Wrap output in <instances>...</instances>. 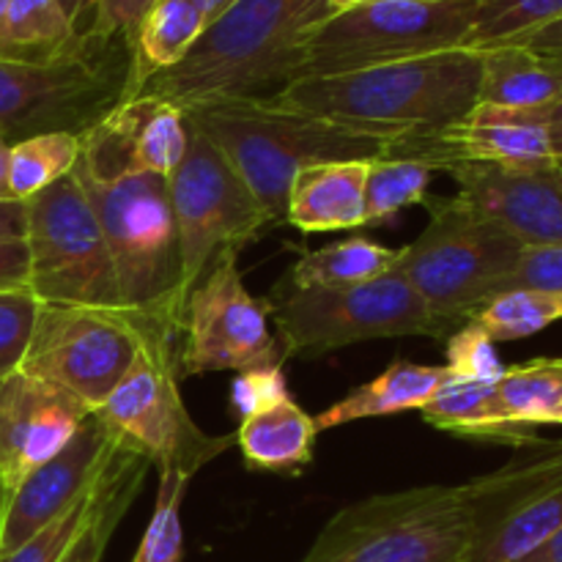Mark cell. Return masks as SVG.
Masks as SVG:
<instances>
[{
    "label": "cell",
    "instance_id": "obj_1",
    "mask_svg": "<svg viewBox=\"0 0 562 562\" xmlns=\"http://www.w3.org/2000/svg\"><path fill=\"white\" fill-rule=\"evenodd\" d=\"M327 16V0H236L173 69L143 82L135 97L162 99L179 110L272 97L296 80L302 44Z\"/></svg>",
    "mask_w": 562,
    "mask_h": 562
},
{
    "label": "cell",
    "instance_id": "obj_2",
    "mask_svg": "<svg viewBox=\"0 0 562 562\" xmlns=\"http://www.w3.org/2000/svg\"><path fill=\"white\" fill-rule=\"evenodd\" d=\"M481 53L445 49L327 77H296L272 102L373 135L398 137L459 121L477 104Z\"/></svg>",
    "mask_w": 562,
    "mask_h": 562
},
{
    "label": "cell",
    "instance_id": "obj_3",
    "mask_svg": "<svg viewBox=\"0 0 562 562\" xmlns=\"http://www.w3.org/2000/svg\"><path fill=\"white\" fill-rule=\"evenodd\" d=\"M187 121L225 154L269 223H285L291 179L302 168L382 157L390 137L316 119L263 99H228L184 110Z\"/></svg>",
    "mask_w": 562,
    "mask_h": 562
},
{
    "label": "cell",
    "instance_id": "obj_4",
    "mask_svg": "<svg viewBox=\"0 0 562 562\" xmlns=\"http://www.w3.org/2000/svg\"><path fill=\"white\" fill-rule=\"evenodd\" d=\"M470 547L464 483H431L344 505L300 562H467Z\"/></svg>",
    "mask_w": 562,
    "mask_h": 562
},
{
    "label": "cell",
    "instance_id": "obj_5",
    "mask_svg": "<svg viewBox=\"0 0 562 562\" xmlns=\"http://www.w3.org/2000/svg\"><path fill=\"white\" fill-rule=\"evenodd\" d=\"M99 220L126 311L157 318L181 333L179 231L168 176L140 173L99 181L71 170Z\"/></svg>",
    "mask_w": 562,
    "mask_h": 562
},
{
    "label": "cell",
    "instance_id": "obj_6",
    "mask_svg": "<svg viewBox=\"0 0 562 562\" xmlns=\"http://www.w3.org/2000/svg\"><path fill=\"white\" fill-rule=\"evenodd\" d=\"M426 206L428 225L412 245L401 247L395 272L453 333L499 294L525 245L459 195Z\"/></svg>",
    "mask_w": 562,
    "mask_h": 562
},
{
    "label": "cell",
    "instance_id": "obj_7",
    "mask_svg": "<svg viewBox=\"0 0 562 562\" xmlns=\"http://www.w3.org/2000/svg\"><path fill=\"white\" fill-rule=\"evenodd\" d=\"M181 333L157 322L143 335L130 371L93 415L151 467L192 477L236 442V434L212 437L187 412L179 379Z\"/></svg>",
    "mask_w": 562,
    "mask_h": 562
},
{
    "label": "cell",
    "instance_id": "obj_8",
    "mask_svg": "<svg viewBox=\"0 0 562 562\" xmlns=\"http://www.w3.org/2000/svg\"><path fill=\"white\" fill-rule=\"evenodd\" d=\"M477 0H371L318 22L296 77H327L464 47Z\"/></svg>",
    "mask_w": 562,
    "mask_h": 562
},
{
    "label": "cell",
    "instance_id": "obj_9",
    "mask_svg": "<svg viewBox=\"0 0 562 562\" xmlns=\"http://www.w3.org/2000/svg\"><path fill=\"white\" fill-rule=\"evenodd\" d=\"M267 307L285 357L324 355L376 338L428 335L445 340L450 335L395 269L349 289H291L278 280Z\"/></svg>",
    "mask_w": 562,
    "mask_h": 562
},
{
    "label": "cell",
    "instance_id": "obj_10",
    "mask_svg": "<svg viewBox=\"0 0 562 562\" xmlns=\"http://www.w3.org/2000/svg\"><path fill=\"white\" fill-rule=\"evenodd\" d=\"M190 137L179 168L168 176L170 209L179 231V316L184 322V307L192 289L203 274L228 252L256 241L272 228L267 212L250 187L241 181L225 154L187 121Z\"/></svg>",
    "mask_w": 562,
    "mask_h": 562
},
{
    "label": "cell",
    "instance_id": "obj_11",
    "mask_svg": "<svg viewBox=\"0 0 562 562\" xmlns=\"http://www.w3.org/2000/svg\"><path fill=\"white\" fill-rule=\"evenodd\" d=\"M27 291L47 305L126 311L91 201L75 173L25 201Z\"/></svg>",
    "mask_w": 562,
    "mask_h": 562
},
{
    "label": "cell",
    "instance_id": "obj_12",
    "mask_svg": "<svg viewBox=\"0 0 562 562\" xmlns=\"http://www.w3.org/2000/svg\"><path fill=\"white\" fill-rule=\"evenodd\" d=\"M151 324L157 318L132 311L38 302L20 368L69 393L88 412H97L130 371Z\"/></svg>",
    "mask_w": 562,
    "mask_h": 562
},
{
    "label": "cell",
    "instance_id": "obj_13",
    "mask_svg": "<svg viewBox=\"0 0 562 562\" xmlns=\"http://www.w3.org/2000/svg\"><path fill=\"white\" fill-rule=\"evenodd\" d=\"M91 44L44 64L0 58V135L9 146L44 132L82 135L124 99L130 60L110 64Z\"/></svg>",
    "mask_w": 562,
    "mask_h": 562
},
{
    "label": "cell",
    "instance_id": "obj_14",
    "mask_svg": "<svg viewBox=\"0 0 562 562\" xmlns=\"http://www.w3.org/2000/svg\"><path fill=\"white\" fill-rule=\"evenodd\" d=\"M239 252H228L192 289L181 322V373L267 371L285 362L269 307L245 289Z\"/></svg>",
    "mask_w": 562,
    "mask_h": 562
},
{
    "label": "cell",
    "instance_id": "obj_15",
    "mask_svg": "<svg viewBox=\"0 0 562 562\" xmlns=\"http://www.w3.org/2000/svg\"><path fill=\"white\" fill-rule=\"evenodd\" d=\"M382 157L415 159L434 173H445L453 165L554 168L543 108L505 110L475 104L470 113L445 126L390 137Z\"/></svg>",
    "mask_w": 562,
    "mask_h": 562
},
{
    "label": "cell",
    "instance_id": "obj_16",
    "mask_svg": "<svg viewBox=\"0 0 562 562\" xmlns=\"http://www.w3.org/2000/svg\"><path fill=\"white\" fill-rule=\"evenodd\" d=\"M187 137V115L176 104L154 97L121 99L80 135L77 168L99 181L170 176L184 157Z\"/></svg>",
    "mask_w": 562,
    "mask_h": 562
},
{
    "label": "cell",
    "instance_id": "obj_17",
    "mask_svg": "<svg viewBox=\"0 0 562 562\" xmlns=\"http://www.w3.org/2000/svg\"><path fill=\"white\" fill-rule=\"evenodd\" d=\"M119 439L97 415H88L60 453L31 472L0 510V558L75 508L108 467Z\"/></svg>",
    "mask_w": 562,
    "mask_h": 562
},
{
    "label": "cell",
    "instance_id": "obj_18",
    "mask_svg": "<svg viewBox=\"0 0 562 562\" xmlns=\"http://www.w3.org/2000/svg\"><path fill=\"white\" fill-rule=\"evenodd\" d=\"M88 415L80 401L22 368L0 376V483L5 497L60 453Z\"/></svg>",
    "mask_w": 562,
    "mask_h": 562
},
{
    "label": "cell",
    "instance_id": "obj_19",
    "mask_svg": "<svg viewBox=\"0 0 562 562\" xmlns=\"http://www.w3.org/2000/svg\"><path fill=\"white\" fill-rule=\"evenodd\" d=\"M456 195L525 247H562V170L453 165Z\"/></svg>",
    "mask_w": 562,
    "mask_h": 562
},
{
    "label": "cell",
    "instance_id": "obj_20",
    "mask_svg": "<svg viewBox=\"0 0 562 562\" xmlns=\"http://www.w3.org/2000/svg\"><path fill=\"white\" fill-rule=\"evenodd\" d=\"M371 159H340L302 168L291 179L285 223L302 234H333L366 225Z\"/></svg>",
    "mask_w": 562,
    "mask_h": 562
},
{
    "label": "cell",
    "instance_id": "obj_21",
    "mask_svg": "<svg viewBox=\"0 0 562 562\" xmlns=\"http://www.w3.org/2000/svg\"><path fill=\"white\" fill-rule=\"evenodd\" d=\"M472 510V536L514 510L562 492V439H541L488 475L464 483Z\"/></svg>",
    "mask_w": 562,
    "mask_h": 562
},
{
    "label": "cell",
    "instance_id": "obj_22",
    "mask_svg": "<svg viewBox=\"0 0 562 562\" xmlns=\"http://www.w3.org/2000/svg\"><path fill=\"white\" fill-rule=\"evenodd\" d=\"M448 379L445 366H420L412 360H393L376 379L360 384L333 406L313 415L318 434L349 426L357 420L420 412Z\"/></svg>",
    "mask_w": 562,
    "mask_h": 562
},
{
    "label": "cell",
    "instance_id": "obj_23",
    "mask_svg": "<svg viewBox=\"0 0 562 562\" xmlns=\"http://www.w3.org/2000/svg\"><path fill=\"white\" fill-rule=\"evenodd\" d=\"M420 417L428 426L453 434L459 439L505 445L514 450L541 442L536 428L516 426L503 415L497 398H494V384L464 382V379H453L450 373L442 387L423 406Z\"/></svg>",
    "mask_w": 562,
    "mask_h": 562
},
{
    "label": "cell",
    "instance_id": "obj_24",
    "mask_svg": "<svg viewBox=\"0 0 562 562\" xmlns=\"http://www.w3.org/2000/svg\"><path fill=\"white\" fill-rule=\"evenodd\" d=\"M318 428L311 412L294 398H283L239 420L236 445L250 470L296 475L313 461Z\"/></svg>",
    "mask_w": 562,
    "mask_h": 562
},
{
    "label": "cell",
    "instance_id": "obj_25",
    "mask_svg": "<svg viewBox=\"0 0 562 562\" xmlns=\"http://www.w3.org/2000/svg\"><path fill=\"white\" fill-rule=\"evenodd\" d=\"M206 25V14L195 0H157L132 36L124 99L135 97L146 80L173 69L201 38Z\"/></svg>",
    "mask_w": 562,
    "mask_h": 562
},
{
    "label": "cell",
    "instance_id": "obj_26",
    "mask_svg": "<svg viewBox=\"0 0 562 562\" xmlns=\"http://www.w3.org/2000/svg\"><path fill=\"white\" fill-rule=\"evenodd\" d=\"M562 91V77L519 44L481 49L477 104L505 110H541Z\"/></svg>",
    "mask_w": 562,
    "mask_h": 562
},
{
    "label": "cell",
    "instance_id": "obj_27",
    "mask_svg": "<svg viewBox=\"0 0 562 562\" xmlns=\"http://www.w3.org/2000/svg\"><path fill=\"white\" fill-rule=\"evenodd\" d=\"M60 0H9L0 58L44 64L86 47Z\"/></svg>",
    "mask_w": 562,
    "mask_h": 562
},
{
    "label": "cell",
    "instance_id": "obj_28",
    "mask_svg": "<svg viewBox=\"0 0 562 562\" xmlns=\"http://www.w3.org/2000/svg\"><path fill=\"white\" fill-rule=\"evenodd\" d=\"M148 467H151V461L143 459L140 453H135V450H130L121 442L115 445L108 470L102 475V483H99L97 508H93L88 525L82 527V532L77 536V541L71 543V549L64 554L60 562L102 560L110 536H113L115 527L121 525L126 510L132 508L135 497L140 494Z\"/></svg>",
    "mask_w": 562,
    "mask_h": 562
},
{
    "label": "cell",
    "instance_id": "obj_29",
    "mask_svg": "<svg viewBox=\"0 0 562 562\" xmlns=\"http://www.w3.org/2000/svg\"><path fill=\"white\" fill-rule=\"evenodd\" d=\"M395 261L398 250H390L368 236H351L296 258L283 283L291 289H349L393 272Z\"/></svg>",
    "mask_w": 562,
    "mask_h": 562
},
{
    "label": "cell",
    "instance_id": "obj_30",
    "mask_svg": "<svg viewBox=\"0 0 562 562\" xmlns=\"http://www.w3.org/2000/svg\"><path fill=\"white\" fill-rule=\"evenodd\" d=\"M494 398L510 423L525 428L562 426V357L508 366L494 384Z\"/></svg>",
    "mask_w": 562,
    "mask_h": 562
},
{
    "label": "cell",
    "instance_id": "obj_31",
    "mask_svg": "<svg viewBox=\"0 0 562 562\" xmlns=\"http://www.w3.org/2000/svg\"><path fill=\"white\" fill-rule=\"evenodd\" d=\"M80 162V135L44 132L9 146L5 157V190L9 198L31 201L55 181L66 179Z\"/></svg>",
    "mask_w": 562,
    "mask_h": 562
},
{
    "label": "cell",
    "instance_id": "obj_32",
    "mask_svg": "<svg viewBox=\"0 0 562 562\" xmlns=\"http://www.w3.org/2000/svg\"><path fill=\"white\" fill-rule=\"evenodd\" d=\"M562 527V492L536 499L514 510L497 525L472 536L467 562H516Z\"/></svg>",
    "mask_w": 562,
    "mask_h": 562
},
{
    "label": "cell",
    "instance_id": "obj_33",
    "mask_svg": "<svg viewBox=\"0 0 562 562\" xmlns=\"http://www.w3.org/2000/svg\"><path fill=\"white\" fill-rule=\"evenodd\" d=\"M562 322V291L516 289L492 296L464 324L486 333L494 344L521 340Z\"/></svg>",
    "mask_w": 562,
    "mask_h": 562
},
{
    "label": "cell",
    "instance_id": "obj_34",
    "mask_svg": "<svg viewBox=\"0 0 562 562\" xmlns=\"http://www.w3.org/2000/svg\"><path fill=\"white\" fill-rule=\"evenodd\" d=\"M434 170L415 159H371L366 181V225H382L404 209L431 201Z\"/></svg>",
    "mask_w": 562,
    "mask_h": 562
},
{
    "label": "cell",
    "instance_id": "obj_35",
    "mask_svg": "<svg viewBox=\"0 0 562 562\" xmlns=\"http://www.w3.org/2000/svg\"><path fill=\"white\" fill-rule=\"evenodd\" d=\"M562 14V0H477L464 49H492L519 42Z\"/></svg>",
    "mask_w": 562,
    "mask_h": 562
},
{
    "label": "cell",
    "instance_id": "obj_36",
    "mask_svg": "<svg viewBox=\"0 0 562 562\" xmlns=\"http://www.w3.org/2000/svg\"><path fill=\"white\" fill-rule=\"evenodd\" d=\"M190 477L176 470L159 472L157 503L151 521L140 538L132 562H181L184 560V527H181V503L190 488Z\"/></svg>",
    "mask_w": 562,
    "mask_h": 562
},
{
    "label": "cell",
    "instance_id": "obj_37",
    "mask_svg": "<svg viewBox=\"0 0 562 562\" xmlns=\"http://www.w3.org/2000/svg\"><path fill=\"white\" fill-rule=\"evenodd\" d=\"M445 368L453 379L497 384L508 366L499 360L497 344L486 333L472 324H461L445 338Z\"/></svg>",
    "mask_w": 562,
    "mask_h": 562
},
{
    "label": "cell",
    "instance_id": "obj_38",
    "mask_svg": "<svg viewBox=\"0 0 562 562\" xmlns=\"http://www.w3.org/2000/svg\"><path fill=\"white\" fill-rule=\"evenodd\" d=\"M104 470H108V467H104ZM102 475H99V481L93 483L91 492H88L75 508L66 510L60 519H55L53 525H47L42 532H36V536H33L27 543H22L20 549H14L11 554L0 558V562H60L64 560V554L69 552L71 543L77 541V536H80L82 527H86L88 519H91L93 508H97Z\"/></svg>",
    "mask_w": 562,
    "mask_h": 562
},
{
    "label": "cell",
    "instance_id": "obj_39",
    "mask_svg": "<svg viewBox=\"0 0 562 562\" xmlns=\"http://www.w3.org/2000/svg\"><path fill=\"white\" fill-rule=\"evenodd\" d=\"M38 300L31 291H5L0 294V376L16 371L25 357L36 322Z\"/></svg>",
    "mask_w": 562,
    "mask_h": 562
},
{
    "label": "cell",
    "instance_id": "obj_40",
    "mask_svg": "<svg viewBox=\"0 0 562 562\" xmlns=\"http://www.w3.org/2000/svg\"><path fill=\"white\" fill-rule=\"evenodd\" d=\"M154 3L157 0H93L91 27L80 36L88 38V42L104 44V47L119 42L132 44L137 25H140V20Z\"/></svg>",
    "mask_w": 562,
    "mask_h": 562
},
{
    "label": "cell",
    "instance_id": "obj_41",
    "mask_svg": "<svg viewBox=\"0 0 562 562\" xmlns=\"http://www.w3.org/2000/svg\"><path fill=\"white\" fill-rule=\"evenodd\" d=\"M289 395V382H285L283 366H280L267 368V371L236 373V379L231 382L228 404L231 412L239 415V420H245V417L256 415V412L267 409V406L278 404Z\"/></svg>",
    "mask_w": 562,
    "mask_h": 562
},
{
    "label": "cell",
    "instance_id": "obj_42",
    "mask_svg": "<svg viewBox=\"0 0 562 562\" xmlns=\"http://www.w3.org/2000/svg\"><path fill=\"white\" fill-rule=\"evenodd\" d=\"M562 291V247H521L503 291Z\"/></svg>",
    "mask_w": 562,
    "mask_h": 562
},
{
    "label": "cell",
    "instance_id": "obj_43",
    "mask_svg": "<svg viewBox=\"0 0 562 562\" xmlns=\"http://www.w3.org/2000/svg\"><path fill=\"white\" fill-rule=\"evenodd\" d=\"M31 280V258L25 239H0V294L5 291H27Z\"/></svg>",
    "mask_w": 562,
    "mask_h": 562
},
{
    "label": "cell",
    "instance_id": "obj_44",
    "mask_svg": "<svg viewBox=\"0 0 562 562\" xmlns=\"http://www.w3.org/2000/svg\"><path fill=\"white\" fill-rule=\"evenodd\" d=\"M519 47H525L527 53L536 55L541 64H547L549 69L558 71V75L562 77V14L558 16V20L547 22L543 27H538V31L527 33V36H521Z\"/></svg>",
    "mask_w": 562,
    "mask_h": 562
},
{
    "label": "cell",
    "instance_id": "obj_45",
    "mask_svg": "<svg viewBox=\"0 0 562 562\" xmlns=\"http://www.w3.org/2000/svg\"><path fill=\"white\" fill-rule=\"evenodd\" d=\"M0 239H25V201L0 198Z\"/></svg>",
    "mask_w": 562,
    "mask_h": 562
},
{
    "label": "cell",
    "instance_id": "obj_46",
    "mask_svg": "<svg viewBox=\"0 0 562 562\" xmlns=\"http://www.w3.org/2000/svg\"><path fill=\"white\" fill-rule=\"evenodd\" d=\"M543 115H547L549 126V146H552V159L554 168L562 170V91L558 93L552 104L543 108Z\"/></svg>",
    "mask_w": 562,
    "mask_h": 562
},
{
    "label": "cell",
    "instance_id": "obj_47",
    "mask_svg": "<svg viewBox=\"0 0 562 562\" xmlns=\"http://www.w3.org/2000/svg\"><path fill=\"white\" fill-rule=\"evenodd\" d=\"M516 562H562V527L549 541H543L541 547L532 549L530 554H525V558Z\"/></svg>",
    "mask_w": 562,
    "mask_h": 562
},
{
    "label": "cell",
    "instance_id": "obj_48",
    "mask_svg": "<svg viewBox=\"0 0 562 562\" xmlns=\"http://www.w3.org/2000/svg\"><path fill=\"white\" fill-rule=\"evenodd\" d=\"M195 3L201 5V11H203V14H206V20L212 22L214 16H220L225 9H231V5H234L236 0H195Z\"/></svg>",
    "mask_w": 562,
    "mask_h": 562
},
{
    "label": "cell",
    "instance_id": "obj_49",
    "mask_svg": "<svg viewBox=\"0 0 562 562\" xmlns=\"http://www.w3.org/2000/svg\"><path fill=\"white\" fill-rule=\"evenodd\" d=\"M91 3L93 0H60V5H64V11L69 14V20L80 22V16L86 14V11H91Z\"/></svg>",
    "mask_w": 562,
    "mask_h": 562
},
{
    "label": "cell",
    "instance_id": "obj_50",
    "mask_svg": "<svg viewBox=\"0 0 562 562\" xmlns=\"http://www.w3.org/2000/svg\"><path fill=\"white\" fill-rule=\"evenodd\" d=\"M371 3V0H327V9H329V16L333 14H344V11H351L357 9V5H366Z\"/></svg>",
    "mask_w": 562,
    "mask_h": 562
},
{
    "label": "cell",
    "instance_id": "obj_51",
    "mask_svg": "<svg viewBox=\"0 0 562 562\" xmlns=\"http://www.w3.org/2000/svg\"><path fill=\"white\" fill-rule=\"evenodd\" d=\"M5 157H9V143L0 135V198H9V190H5Z\"/></svg>",
    "mask_w": 562,
    "mask_h": 562
},
{
    "label": "cell",
    "instance_id": "obj_52",
    "mask_svg": "<svg viewBox=\"0 0 562 562\" xmlns=\"http://www.w3.org/2000/svg\"><path fill=\"white\" fill-rule=\"evenodd\" d=\"M5 9H9V0H0V44H3V25H5Z\"/></svg>",
    "mask_w": 562,
    "mask_h": 562
},
{
    "label": "cell",
    "instance_id": "obj_53",
    "mask_svg": "<svg viewBox=\"0 0 562 562\" xmlns=\"http://www.w3.org/2000/svg\"><path fill=\"white\" fill-rule=\"evenodd\" d=\"M3 505H5V488L3 483H0V510H3Z\"/></svg>",
    "mask_w": 562,
    "mask_h": 562
}]
</instances>
